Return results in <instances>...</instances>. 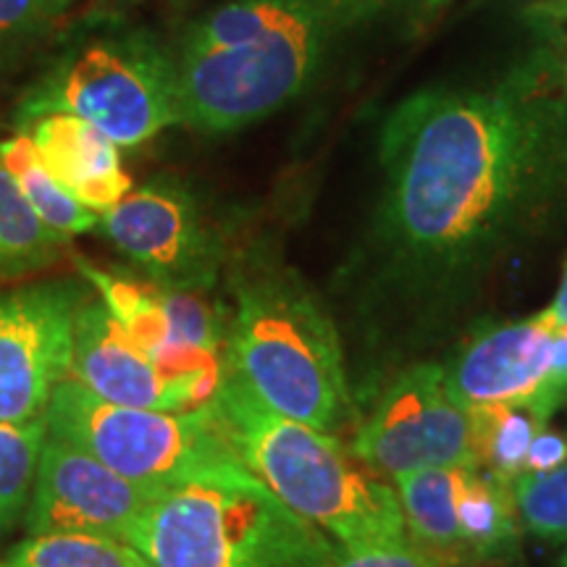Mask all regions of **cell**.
<instances>
[{
  "label": "cell",
  "instance_id": "cell-1",
  "mask_svg": "<svg viewBox=\"0 0 567 567\" xmlns=\"http://www.w3.org/2000/svg\"><path fill=\"white\" fill-rule=\"evenodd\" d=\"M373 247L396 297L439 302L484 279L567 200V95L549 55L499 80L410 95L379 140Z\"/></svg>",
  "mask_w": 567,
  "mask_h": 567
},
{
  "label": "cell",
  "instance_id": "cell-2",
  "mask_svg": "<svg viewBox=\"0 0 567 567\" xmlns=\"http://www.w3.org/2000/svg\"><path fill=\"white\" fill-rule=\"evenodd\" d=\"M208 408L239 463L342 549L410 542L394 488L331 434L264 405L229 368Z\"/></svg>",
  "mask_w": 567,
  "mask_h": 567
},
{
  "label": "cell",
  "instance_id": "cell-3",
  "mask_svg": "<svg viewBox=\"0 0 567 567\" xmlns=\"http://www.w3.org/2000/svg\"><path fill=\"white\" fill-rule=\"evenodd\" d=\"M231 287L226 368L279 415L334 434L350 389L331 316L289 268L243 266Z\"/></svg>",
  "mask_w": 567,
  "mask_h": 567
},
{
  "label": "cell",
  "instance_id": "cell-4",
  "mask_svg": "<svg viewBox=\"0 0 567 567\" xmlns=\"http://www.w3.org/2000/svg\"><path fill=\"white\" fill-rule=\"evenodd\" d=\"M126 544L151 567H331L339 555L245 465L163 492Z\"/></svg>",
  "mask_w": 567,
  "mask_h": 567
},
{
  "label": "cell",
  "instance_id": "cell-5",
  "mask_svg": "<svg viewBox=\"0 0 567 567\" xmlns=\"http://www.w3.org/2000/svg\"><path fill=\"white\" fill-rule=\"evenodd\" d=\"M410 0H339L264 38L176 55L179 124L205 134L245 130L292 103L342 40ZM429 3V0H421Z\"/></svg>",
  "mask_w": 567,
  "mask_h": 567
},
{
  "label": "cell",
  "instance_id": "cell-6",
  "mask_svg": "<svg viewBox=\"0 0 567 567\" xmlns=\"http://www.w3.org/2000/svg\"><path fill=\"white\" fill-rule=\"evenodd\" d=\"M45 423L48 434L158 494L243 465L210 408L163 413L113 405L71 375L55 386Z\"/></svg>",
  "mask_w": 567,
  "mask_h": 567
},
{
  "label": "cell",
  "instance_id": "cell-7",
  "mask_svg": "<svg viewBox=\"0 0 567 567\" xmlns=\"http://www.w3.org/2000/svg\"><path fill=\"white\" fill-rule=\"evenodd\" d=\"M48 113L80 116L116 147H137L179 124L176 55L147 34L92 40L21 97L17 130Z\"/></svg>",
  "mask_w": 567,
  "mask_h": 567
},
{
  "label": "cell",
  "instance_id": "cell-8",
  "mask_svg": "<svg viewBox=\"0 0 567 567\" xmlns=\"http://www.w3.org/2000/svg\"><path fill=\"white\" fill-rule=\"evenodd\" d=\"M352 450L392 481L423 467H478L471 410L460 405L436 363L396 375L354 434Z\"/></svg>",
  "mask_w": 567,
  "mask_h": 567
},
{
  "label": "cell",
  "instance_id": "cell-9",
  "mask_svg": "<svg viewBox=\"0 0 567 567\" xmlns=\"http://www.w3.org/2000/svg\"><path fill=\"white\" fill-rule=\"evenodd\" d=\"M90 281H40L0 292V423L45 417L55 386L71 373L76 310Z\"/></svg>",
  "mask_w": 567,
  "mask_h": 567
},
{
  "label": "cell",
  "instance_id": "cell-10",
  "mask_svg": "<svg viewBox=\"0 0 567 567\" xmlns=\"http://www.w3.org/2000/svg\"><path fill=\"white\" fill-rule=\"evenodd\" d=\"M97 226L155 287L210 292L221 271V237L195 195L172 179L132 189Z\"/></svg>",
  "mask_w": 567,
  "mask_h": 567
},
{
  "label": "cell",
  "instance_id": "cell-11",
  "mask_svg": "<svg viewBox=\"0 0 567 567\" xmlns=\"http://www.w3.org/2000/svg\"><path fill=\"white\" fill-rule=\"evenodd\" d=\"M158 496L80 446L48 434L27 507V534H87L126 542L137 517Z\"/></svg>",
  "mask_w": 567,
  "mask_h": 567
},
{
  "label": "cell",
  "instance_id": "cell-12",
  "mask_svg": "<svg viewBox=\"0 0 567 567\" xmlns=\"http://www.w3.org/2000/svg\"><path fill=\"white\" fill-rule=\"evenodd\" d=\"M71 379L113 405L189 413L210 402L195 386L168 375L116 321L97 292L76 310Z\"/></svg>",
  "mask_w": 567,
  "mask_h": 567
},
{
  "label": "cell",
  "instance_id": "cell-13",
  "mask_svg": "<svg viewBox=\"0 0 567 567\" xmlns=\"http://www.w3.org/2000/svg\"><path fill=\"white\" fill-rule=\"evenodd\" d=\"M557 323L547 313L481 329L444 368L446 384L467 410L530 408L544 392Z\"/></svg>",
  "mask_w": 567,
  "mask_h": 567
},
{
  "label": "cell",
  "instance_id": "cell-14",
  "mask_svg": "<svg viewBox=\"0 0 567 567\" xmlns=\"http://www.w3.org/2000/svg\"><path fill=\"white\" fill-rule=\"evenodd\" d=\"M32 140L40 161L53 179L84 208L109 213L132 193V179L124 172L113 142L101 130L71 113H48L27 122L21 130Z\"/></svg>",
  "mask_w": 567,
  "mask_h": 567
},
{
  "label": "cell",
  "instance_id": "cell-15",
  "mask_svg": "<svg viewBox=\"0 0 567 567\" xmlns=\"http://www.w3.org/2000/svg\"><path fill=\"white\" fill-rule=\"evenodd\" d=\"M476 471L478 467L465 465L423 467V471L402 473L394 478L408 536L413 534V542L421 544L423 551L446 565L463 563L457 513Z\"/></svg>",
  "mask_w": 567,
  "mask_h": 567
},
{
  "label": "cell",
  "instance_id": "cell-16",
  "mask_svg": "<svg viewBox=\"0 0 567 567\" xmlns=\"http://www.w3.org/2000/svg\"><path fill=\"white\" fill-rule=\"evenodd\" d=\"M69 239L55 234L27 203L0 161V284L21 279L63 258Z\"/></svg>",
  "mask_w": 567,
  "mask_h": 567
},
{
  "label": "cell",
  "instance_id": "cell-17",
  "mask_svg": "<svg viewBox=\"0 0 567 567\" xmlns=\"http://www.w3.org/2000/svg\"><path fill=\"white\" fill-rule=\"evenodd\" d=\"M0 161L9 168L19 189L24 193L27 203L32 205L34 213L61 237H74L97 226V213L84 208L71 197L53 174L48 172L45 163L40 161L34 151L32 140L24 132L11 134L9 140L0 142Z\"/></svg>",
  "mask_w": 567,
  "mask_h": 567
},
{
  "label": "cell",
  "instance_id": "cell-18",
  "mask_svg": "<svg viewBox=\"0 0 567 567\" xmlns=\"http://www.w3.org/2000/svg\"><path fill=\"white\" fill-rule=\"evenodd\" d=\"M460 544L463 563L505 557L517 542V513L509 484L492 473H473L460 502Z\"/></svg>",
  "mask_w": 567,
  "mask_h": 567
},
{
  "label": "cell",
  "instance_id": "cell-19",
  "mask_svg": "<svg viewBox=\"0 0 567 567\" xmlns=\"http://www.w3.org/2000/svg\"><path fill=\"white\" fill-rule=\"evenodd\" d=\"M471 421L478 467L505 484H513L520 473H526L530 444L547 429L544 417L530 408L517 405L473 408Z\"/></svg>",
  "mask_w": 567,
  "mask_h": 567
},
{
  "label": "cell",
  "instance_id": "cell-20",
  "mask_svg": "<svg viewBox=\"0 0 567 567\" xmlns=\"http://www.w3.org/2000/svg\"><path fill=\"white\" fill-rule=\"evenodd\" d=\"M0 567H151L126 542L87 534L30 536L0 557Z\"/></svg>",
  "mask_w": 567,
  "mask_h": 567
},
{
  "label": "cell",
  "instance_id": "cell-21",
  "mask_svg": "<svg viewBox=\"0 0 567 567\" xmlns=\"http://www.w3.org/2000/svg\"><path fill=\"white\" fill-rule=\"evenodd\" d=\"M45 436V417L30 423H0V538L30 507Z\"/></svg>",
  "mask_w": 567,
  "mask_h": 567
},
{
  "label": "cell",
  "instance_id": "cell-22",
  "mask_svg": "<svg viewBox=\"0 0 567 567\" xmlns=\"http://www.w3.org/2000/svg\"><path fill=\"white\" fill-rule=\"evenodd\" d=\"M517 520L534 536L567 538V463L544 473H520L513 484Z\"/></svg>",
  "mask_w": 567,
  "mask_h": 567
},
{
  "label": "cell",
  "instance_id": "cell-23",
  "mask_svg": "<svg viewBox=\"0 0 567 567\" xmlns=\"http://www.w3.org/2000/svg\"><path fill=\"white\" fill-rule=\"evenodd\" d=\"M74 0H0V53L51 32Z\"/></svg>",
  "mask_w": 567,
  "mask_h": 567
},
{
  "label": "cell",
  "instance_id": "cell-24",
  "mask_svg": "<svg viewBox=\"0 0 567 567\" xmlns=\"http://www.w3.org/2000/svg\"><path fill=\"white\" fill-rule=\"evenodd\" d=\"M331 567H455L436 559L413 542L389 544V547H368V549H342Z\"/></svg>",
  "mask_w": 567,
  "mask_h": 567
},
{
  "label": "cell",
  "instance_id": "cell-25",
  "mask_svg": "<svg viewBox=\"0 0 567 567\" xmlns=\"http://www.w3.org/2000/svg\"><path fill=\"white\" fill-rule=\"evenodd\" d=\"M563 405H567V326H557L547 384L534 405V413L549 423V417Z\"/></svg>",
  "mask_w": 567,
  "mask_h": 567
},
{
  "label": "cell",
  "instance_id": "cell-26",
  "mask_svg": "<svg viewBox=\"0 0 567 567\" xmlns=\"http://www.w3.org/2000/svg\"><path fill=\"white\" fill-rule=\"evenodd\" d=\"M567 463V439L555 431L544 429L542 434L534 439L528 450V463L526 473H544L555 471V467Z\"/></svg>",
  "mask_w": 567,
  "mask_h": 567
},
{
  "label": "cell",
  "instance_id": "cell-27",
  "mask_svg": "<svg viewBox=\"0 0 567 567\" xmlns=\"http://www.w3.org/2000/svg\"><path fill=\"white\" fill-rule=\"evenodd\" d=\"M544 313H547L557 326H567V260H565L563 281H559V289H557L555 302H551L549 308L544 310Z\"/></svg>",
  "mask_w": 567,
  "mask_h": 567
},
{
  "label": "cell",
  "instance_id": "cell-28",
  "mask_svg": "<svg viewBox=\"0 0 567 567\" xmlns=\"http://www.w3.org/2000/svg\"><path fill=\"white\" fill-rule=\"evenodd\" d=\"M547 13L555 21H567V0H551Z\"/></svg>",
  "mask_w": 567,
  "mask_h": 567
},
{
  "label": "cell",
  "instance_id": "cell-29",
  "mask_svg": "<svg viewBox=\"0 0 567 567\" xmlns=\"http://www.w3.org/2000/svg\"><path fill=\"white\" fill-rule=\"evenodd\" d=\"M559 567H567V542H565V549H563V555H559Z\"/></svg>",
  "mask_w": 567,
  "mask_h": 567
},
{
  "label": "cell",
  "instance_id": "cell-30",
  "mask_svg": "<svg viewBox=\"0 0 567 567\" xmlns=\"http://www.w3.org/2000/svg\"><path fill=\"white\" fill-rule=\"evenodd\" d=\"M563 84H565V95H567V59L563 63Z\"/></svg>",
  "mask_w": 567,
  "mask_h": 567
},
{
  "label": "cell",
  "instance_id": "cell-31",
  "mask_svg": "<svg viewBox=\"0 0 567 567\" xmlns=\"http://www.w3.org/2000/svg\"><path fill=\"white\" fill-rule=\"evenodd\" d=\"M172 3H182V0H172Z\"/></svg>",
  "mask_w": 567,
  "mask_h": 567
}]
</instances>
